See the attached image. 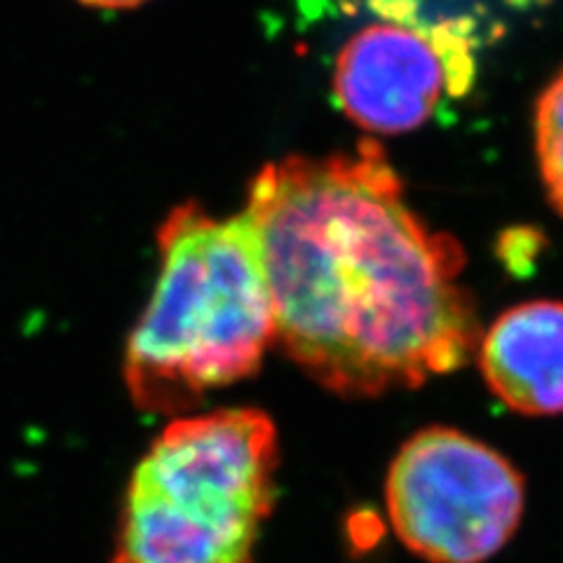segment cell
<instances>
[{
	"instance_id": "7a4b0ae2",
	"label": "cell",
	"mask_w": 563,
	"mask_h": 563,
	"mask_svg": "<svg viewBox=\"0 0 563 563\" xmlns=\"http://www.w3.org/2000/svg\"><path fill=\"white\" fill-rule=\"evenodd\" d=\"M161 277L130 336L125 378L146 413H184L254 376L275 339L261 244L244 214L176 207L161 228Z\"/></svg>"
},
{
	"instance_id": "6da1fadb",
	"label": "cell",
	"mask_w": 563,
	"mask_h": 563,
	"mask_svg": "<svg viewBox=\"0 0 563 563\" xmlns=\"http://www.w3.org/2000/svg\"><path fill=\"white\" fill-rule=\"evenodd\" d=\"M246 217L275 339L327 390L374 397L418 387L479 350L477 314L457 285L461 246L413 214L374 141L263 167Z\"/></svg>"
},
{
	"instance_id": "9c48e42d",
	"label": "cell",
	"mask_w": 563,
	"mask_h": 563,
	"mask_svg": "<svg viewBox=\"0 0 563 563\" xmlns=\"http://www.w3.org/2000/svg\"><path fill=\"white\" fill-rule=\"evenodd\" d=\"M80 5L87 8H97V10H125V8H136L146 0H78Z\"/></svg>"
},
{
	"instance_id": "277c9868",
	"label": "cell",
	"mask_w": 563,
	"mask_h": 563,
	"mask_svg": "<svg viewBox=\"0 0 563 563\" xmlns=\"http://www.w3.org/2000/svg\"><path fill=\"white\" fill-rule=\"evenodd\" d=\"M399 540L432 563H482L515 536L523 479L498 451L451 428L413 434L385 486Z\"/></svg>"
},
{
	"instance_id": "3957f363",
	"label": "cell",
	"mask_w": 563,
	"mask_h": 563,
	"mask_svg": "<svg viewBox=\"0 0 563 563\" xmlns=\"http://www.w3.org/2000/svg\"><path fill=\"white\" fill-rule=\"evenodd\" d=\"M277 457L261 411L176 418L134 470L113 563H252Z\"/></svg>"
},
{
	"instance_id": "8992f818",
	"label": "cell",
	"mask_w": 563,
	"mask_h": 563,
	"mask_svg": "<svg viewBox=\"0 0 563 563\" xmlns=\"http://www.w3.org/2000/svg\"><path fill=\"white\" fill-rule=\"evenodd\" d=\"M477 352L488 387L509 409L563 413V303L531 301L503 312Z\"/></svg>"
},
{
	"instance_id": "5b68a950",
	"label": "cell",
	"mask_w": 563,
	"mask_h": 563,
	"mask_svg": "<svg viewBox=\"0 0 563 563\" xmlns=\"http://www.w3.org/2000/svg\"><path fill=\"white\" fill-rule=\"evenodd\" d=\"M474 55L470 45L411 26L372 24L341 49L333 95L343 113L368 132H411L444 97L470 92Z\"/></svg>"
},
{
	"instance_id": "52a82bcc",
	"label": "cell",
	"mask_w": 563,
	"mask_h": 563,
	"mask_svg": "<svg viewBox=\"0 0 563 563\" xmlns=\"http://www.w3.org/2000/svg\"><path fill=\"white\" fill-rule=\"evenodd\" d=\"M531 0H368L383 20L479 49L505 31L503 12Z\"/></svg>"
},
{
	"instance_id": "ba28073f",
	"label": "cell",
	"mask_w": 563,
	"mask_h": 563,
	"mask_svg": "<svg viewBox=\"0 0 563 563\" xmlns=\"http://www.w3.org/2000/svg\"><path fill=\"white\" fill-rule=\"evenodd\" d=\"M536 148L550 200L563 214V70L538 101Z\"/></svg>"
}]
</instances>
